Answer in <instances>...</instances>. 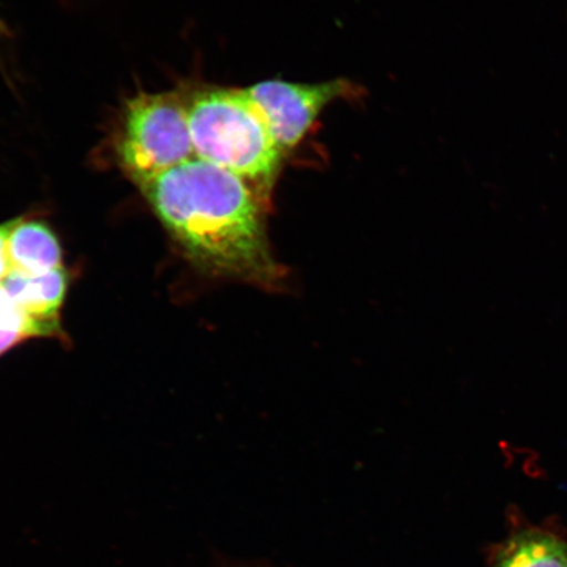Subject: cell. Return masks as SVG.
Returning <instances> with one entry per match:
<instances>
[{"mask_svg": "<svg viewBox=\"0 0 567 567\" xmlns=\"http://www.w3.org/2000/svg\"><path fill=\"white\" fill-rule=\"evenodd\" d=\"M11 221L0 225V281L6 278V275L11 271L9 258H7L6 244L7 236L11 228Z\"/></svg>", "mask_w": 567, "mask_h": 567, "instance_id": "9c48e42d", "label": "cell"}, {"mask_svg": "<svg viewBox=\"0 0 567 567\" xmlns=\"http://www.w3.org/2000/svg\"><path fill=\"white\" fill-rule=\"evenodd\" d=\"M6 251L16 271L45 274L63 268L59 238L45 223L35 219H12Z\"/></svg>", "mask_w": 567, "mask_h": 567, "instance_id": "8992f818", "label": "cell"}, {"mask_svg": "<svg viewBox=\"0 0 567 567\" xmlns=\"http://www.w3.org/2000/svg\"><path fill=\"white\" fill-rule=\"evenodd\" d=\"M492 567H567V540L544 527H516L495 548Z\"/></svg>", "mask_w": 567, "mask_h": 567, "instance_id": "52a82bcc", "label": "cell"}, {"mask_svg": "<svg viewBox=\"0 0 567 567\" xmlns=\"http://www.w3.org/2000/svg\"><path fill=\"white\" fill-rule=\"evenodd\" d=\"M187 112L196 158L271 186L282 153L245 90L202 92Z\"/></svg>", "mask_w": 567, "mask_h": 567, "instance_id": "7a4b0ae2", "label": "cell"}, {"mask_svg": "<svg viewBox=\"0 0 567 567\" xmlns=\"http://www.w3.org/2000/svg\"><path fill=\"white\" fill-rule=\"evenodd\" d=\"M140 187L198 271L261 288L281 284L264 208L244 177L195 157Z\"/></svg>", "mask_w": 567, "mask_h": 567, "instance_id": "6da1fadb", "label": "cell"}, {"mask_svg": "<svg viewBox=\"0 0 567 567\" xmlns=\"http://www.w3.org/2000/svg\"><path fill=\"white\" fill-rule=\"evenodd\" d=\"M0 284L12 302L41 324L49 337L62 336L61 311L70 286L65 267L45 274L11 269Z\"/></svg>", "mask_w": 567, "mask_h": 567, "instance_id": "5b68a950", "label": "cell"}, {"mask_svg": "<svg viewBox=\"0 0 567 567\" xmlns=\"http://www.w3.org/2000/svg\"><path fill=\"white\" fill-rule=\"evenodd\" d=\"M265 118L281 153L292 151L307 136L319 113L346 92V83L318 84L266 81L245 90Z\"/></svg>", "mask_w": 567, "mask_h": 567, "instance_id": "277c9868", "label": "cell"}, {"mask_svg": "<svg viewBox=\"0 0 567 567\" xmlns=\"http://www.w3.org/2000/svg\"><path fill=\"white\" fill-rule=\"evenodd\" d=\"M44 337L45 329L19 309L0 284V357L25 339Z\"/></svg>", "mask_w": 567, "mask_h": 567, "instance_id": "ba28073f", "label": "cell"}, {"mask_svg": "<svg viewBox=\"0 0 567 567\" xmlns=\"http://www.w3.org/2000/svg\"><path fill=\"white\" fill-rule=\"evenodd\" d=\"M118 155L140 186L196 157L187 106L169 95H141L127 104Z\"/></svg>", "mask_w": 567, "mask_h": 567, "instance_id": "3957f363", "label": "cell"}]
</instances>
